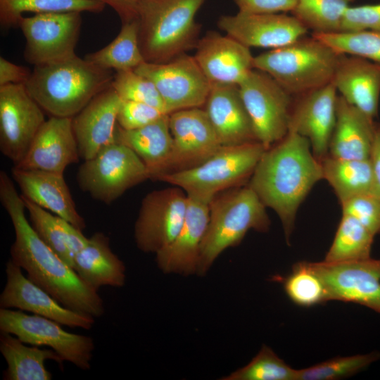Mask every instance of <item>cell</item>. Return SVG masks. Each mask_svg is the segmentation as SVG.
<instances>
[{
	"mask_svg": "<svg viewBox=\"0 0 380 380\" xmlns=\"http://www.w3.org/2000/svg\"><path fill=\"white\" fill-rule=\"evenodd\" d=\"M0 201L15 232L10 250L12 262L63 306L94 318L102 316L105 309L99 291L39 238L26 218L21 195L5 171L0 172Z\"/></svg>",
	"mask_w": 380,
	"mask_h": 380,
	"instance_id": "6da1fadb",
	"label": "cell"
},
{
	"mask_svg": "<svg viewBox=\"0 0 380 380\" xmlns=\"http://www.w3.org/2000/svg\"><path fill=\"white\" fill-rule=\"evenodd\" d=\"M322 179L321 162L313 154L308 139L288 132L265 150L248 185L264 205L277 214L289 243L300 205Z\"/></svg>",
	"mask_w": 380,
	"mask_h": 380,
	"instance_id": "7a4b0ae2",
	"label": "cell"
},
{
	"mask_svg": "<svg viewBox=\"0 0 380 380\" xmlns=\"http://www.w3.org/2000/svg\"><path fill=\"white\" fill-rule=\"evenodd\" d=\"M111 70L96 66L76 54L34 66L25 85L51 116L73 118L94 96L111 86Z\"/></svg>",
	"mask_w": 380,
	"mask_h": 380,
	"instance_id": "3957f363",
	"label": "cell"
},
{
	"mask_svg": "<svg viewBox=\"0 0 380 380\" xmlns=\"http://www.w3.org/2000/svg\"><path fill=\"white\" fill-rule=\"evenodd\" d=\"M205 1H142L137 19L146 62L164 63L195 48L201 28L196 15Z\"/></svg>",
	"mask_w": 380,
	"mask_h": 380,
	"instance_id": "277c9868",
	"label": "cell"
},
{
	"mask_svg": "<svg viewBox=\"0 0 380 380\" xmlns=\"http://www.w3.org/2000/svg\"><path fill=\"white\" fill-rule=\"evenodd\" d=\"M209 207V222L201 246L198 276H204L223 251L239 245L249 230L267 232L270 227L266 206L248 184L217 194Z\"/></svg>",
	"mask_w": 380,
	"mask_h": 380,
	"instance_id": "5b68a950",
	"label": "cell"
},
{
	"mask_svg": "<svg viewBox=\"0 0 380 380\" xmlns=\"http://www.w3.org/2000/svg\"><path fill=\"white\" fill-rule=\"evenodd\" d=\"M341 54L311 35L253 58V69L270 75L296 96L331 82Z\"/></svg>",
	"mask_w": 380,
	"mask_h": 380,
	"instance_id": "8992f818",
	"label": "cell"
},
{
	"mask_svg": "<svg viewBox=\"0 0 380 380\" xmlns=\"http://www.w3.org/2000/svg\"><path fill=\"white\" fill-rule=\"evenodd\" d=\"M265 149L259 141L222 146L201 165L156 179L181 188L189 197L210 203L217 194L250 179Z\"/></svg>",
	"mask_w": 380,
	"mask_h": 380,
	"instance_id": "52a82bcc",
	"label": "cell"
},
{
	"mask_svg": "<svg viewBox=\"0 0 380 380\" xmlns=\"http://www.w3.org/2000/svg\"><path fill=\"white\" fill-rule=\"evenodd\" d=\"M151 179L146 165L128 146L115 142L80 166L77 182L93 198L110 204L131 187Z\"/></svg>",
	"mask_w": 380,
	"mask_h": 380,
	"instance_id": "ba28073f",
	"label": "cell"
},
{
	"mask_svg": "<svg viewBox=\"0 0 380 380\" xmlns=\"http://www.w3.org/2000/svg\"><path fill=\"white\" fill-rule=\"evenodd\" d=\"M258 141L267 149L289 132L293 96L270 75L253 69L239 84Z\"/></svg>",
	"mask_w": 380,
	"mask_h": 380,
	"instance_id": "9c48e42d",
	"label": "cell"
},
{
	"mask_svg": "<svg viewBox=\"0 0 380 380\" xmlns=\"http://www.w3.org/2000/svg\"><path fill=\"white\" fill-rule=\"evenodd\" d=\"M61 324L37 315L9 308L0 309V331L18 337L26 344L48 346L63 360L87 370L94 350L91 337L65 331Z\"/></svg>",
	"mask_w": 380,
	"mask_h": 380,
	"instance_id": "30bf717a",
	"label": "cell"
},
{
	"mask_svg": "<svg viewBox=\"0 0 380 380\" xmlns=\"http://www.w3.org/2000/svg\"><path fill=\"white\" fill-rule=\"evenodd\" d=\"M134 70L154 84L167 114L201 108L205 105L212 86L194 56L186 53L164 63L145 61Z\"/></svg>",
	"mask_w": 380,
	"mask_h": 380,
	"instance_id": "8fae6325",
	"label": "cell"
},
{
	"mask_svg": "<svg viewBox=\"0 0 380 380\" xmlns=\"http://www.w3.org/2000/svg\"><path fill=\"white\" fill-rule=\"evenodd\" d=\"M80 12L46 13L22 16L18 23L25 39L24 58L34 66L75 55Z\"/></svg>",
	"mask_w": 380,
	"mask_h": 380,
	"instance_id": "7c38bea8",
	"label": "cell"
},
{
	"mask_svg": "<svg viewBox=\"0 0 380 380\" xmlns=\"http://www.w3.org/2000/svg\"><path fill=\"white\" fill-rule=\"evenodd\" d=\"M188 196L174 186L148 193L142 200L134 224L137 248L147 253H158L177 235L184 220Z\"/></svg>",
	"mask_w": 380,
	"mask_h": 380,
	"instance_id": "4fadbf2b",
	"label": "cell"
},
{
	"mask_svg": "<svg viewBox=\"0 0 380 380\" xmlns=\"http://www.w3.org/2000/svg\"><path fill=\"white\" fill-rule=\"evenodd\" d=\"M44 112L25 84L0 87V150L14 165L25 156L46 121Z\"/></svg>",
	"mask_w": 380,
	"mask_h": 380,
	"instance_id": "5bb4252c",
	"label": "cell"
},
{
	"mask_svg": "<svg viewBox=\"0 0 380 380\" xmlns=\"http://www.w3.org/2000/svg\"><path fill=\"white\" fill-rule=\"evenodd\" d=\"M169 126L172 148L163 174L196 167L222 147L205 109L191 108L171 113Z\"/></svg>",
	"mask_w": 380,
	"mask_h": 380,
	"instance_id": "9a60e30c",
	"label": "cell"
},
{
	"mask_svg": "<svg viewBox=\"0 0 380 380\" xmlns=\"http://www.w3.org/2000/svg\"><path fill=\"white\" fill-rule=\"evenodd\" d=\"M325 284L329 300L365 306L380 314V259L312 262Z\"/></svg>",
	"mask_w": 380,
	"mask_h": 380,
	"instance_id": "2e32d148",
	"label": "cell"
},
{
	"mask_svg": "<svg viewBox=\"0 0 380 380\" xmlns=\"http://www.w3.org/2000/svg\"><path fill=\"white\" fill-rule=\"evenodd\" d=\"M6 282L0 295V306L16 308L56 321L71 328L90 329L94 317L70 310L23 273L10 259L6 265Z\"/></svg>",
	"mask_w": 380,
	"mask_h": 380,
	"instance_id": "e0dca14e",
	"label": "cell"
},
{
	"mask_svg": "<svg viewBox=\"0 0 380 380\" xmlns=\"http://www.w3.org/2000/svg\"><path fill=\"white\" fill-rule=\"evenodd\" d=\"M337 93L330 82L293 96L289 132L307 138L313 154L319 160L328 154L336 121Z\"/></svg>",
	"mask_w": 380,
	"mask_h": 380,
	"instance_id": "ac0fdd59",
	"label": "cell"
},
{
	"mask_svg": "<svg viewBox=\"0 0 380 380\" xmlns=\"http://www.w3.org/2000/svg\"><path fill=\"white\" fill-rule=\"evenodd\" d=\"M219 28L245 46L277 49L306 35L307 28L294 16L281 13L223 15Z\"/></svg>",
	"mask_w": 380,
	"mask_h": 380,
	"instance_id": "d6986e66",
	"label": "cell"
},
{
	"mask_svg": "<svg viewBox=\"0 0 380 380\" xmlns=\"http://www.w3.org/2000/svg\"><path fill=\"white\" fill-rule=\"evenodd\" d=\"M195 49L194 57L211 83L239 85L253 69L250 48L227 34L209 31Z\"/></svg>",
	"mask_w": 380,
	"mask_h": 380,
	"instance_id": "ffe728a7",
	"label": "cell"
},
{
	"mask_svg": "<svg viewBox=\"0 0 380 380\" xmlns=\"http://www.w3.org/2000/svg\"><path fill=\"white\" fill-rule=\"evenodd\" d=\"M122 101L110 86L72 118L80 158L91 159L103 148L117 142L118 114Z\"/></svg>",
	"mask_w": 380,
	"mask_h": 380,
	"instance_id": "44dd1931",
	"label": "cell"
},
{
	"mask_svg": "<svg viewBox=\"0 0 380 380\" xmlns=\"http://www.w3.org/2000/svg\"><path fill=\"white\" fill-rule=\"evenodd\" d=\"M208 202L188 196L183 224L174 240L156 254L159 270L165 274H197L201 246L209 218Z\"/></svg>",
	"mask_w": 380,
	"mask_h": 380,
	"instance_id": "7402d4cb",
	"label": "cell"
},
{
	"mask_svg": "<svg viewBox=\"0 0 380 380\" xmlns=\"http://www.w3.org/2000/svg\"><path fill=\"white\" fill-rule=\"evenodd\" d=\"M80 158L72 118L51 116L38 131L25 156L14 167L63 174Z\"/></svg>",
	"mask_w": 380,
	"mask_h": 380,
	"instance_id": "603a6c76",
	"label": "cell"
},
{
	"mask_svg": "<svg viewBox=\"0 0 380 380\" xmlns=\"http://www.w3.org/2000/svg\"><path fill=\"white\" fill-rule=\"evenodd\" d=\"M205 106L222 146L258 141L239 85L212 83Z\"/></svg>",
	"mask_w": 380,
	"mask_h": 380,
	"instance_id": "cb8c5ba5",
	"label": "cell"
},
{
	"mask_svg": "<svg viewBox=\"0 0 380 380\" xmlns=\"http://www.w3.org/2000/svg\"><path fill=\"white\" fill-rule=\"evenodd\" d=\"M12 177L20 189L23 197L81 231L86 227L84 218L76 209L63 174L13 167Z\"/></svg>",
	"mask_w": 380,
	"mask_h": 380,
	"instance_id": "d4e9b609",
	"label": "cell"
},
{
	"mask_svg": "<svg viewBox=\"0 0 380 380\" xmlns=\"http://www.w3.org/2000/svg\"><path fill=\"white\" fill-rule=\"evenodd\" d=\"M331 83L349 103L373 120L377 117L379 63L356 56L341 54Z\"/></svg>",
	"mask_w": 380,
	"mask_h": 380,
	"instance_id": "484cf974",
	"label": "cell"
},
{
	"mask_svg": "<svg viewBox=\"0 0 380 380\" xmlns=\"http://www.w3.org/2000/svg\"><path fill=\"white\" fill-rule=\"evenodd\" d=\"M374 128L373 119L338 95L328 155L346 160L369 158Z\"/></svg>",
	"mask_w": 380,
	"mask_h": 380,
	"instance_id": "4316f807",
	"label": "cell"
},
{
	"mask_svg": "<svg viewBox=\"0 0 380 380\" xmlns=\"http://www.w3.org/2000/svg\"><path fill=\"white\" fill-rule=\"evenodd\" d=\"M73 269L97 291L104 286L120 288L125 284V265L112 251L108 236L102 232L88 238L86 246L75 256Z\"/></svg>",
	"mask_w": 380,
	"mask_h": 380,
	"instance_id": "83f0119b",
	"label": "cell"
},
{
	"mask_svg": "<svg viewBox=\"0 0 380 380\" xmlns=\"http://www.w3.org/2000/svg\"><path fill=\"white\" fill-rule=\"evenodd\" d=\"M116 140L130 148L146 165L151 179H156L164 173L172 153L169 114L136 129L126 130L118 125Z\"/></svg>",
	"mask_w": 380,
	"mask_h": 380,
	"instance_id": "f1b7e54d",
	"label": "cell"
},
{
	"mask_svg": "<svg viewBox=\"0 0 380 380\" xmlns=\"http://www.w3.org/2000/svg\"><path fill=\"white\" fill-rule=\"evenodd\" d=\"M25 344L13 334L1 332L0 351L7 364L4 379H51L52 375L45 367V362L51 360L62 365L63 360L51 348L42 349Z\"/></svg>",
	"mask_w": 380,
	"mask_h": 380,
	"instance_id": "f546056e",
	"label": "cell"
},
{
	"mask_svg": "<svg viewBox=\"0 0 380 380\" xmlns=\"http://www.w3.org/2000/svg\"><path fill=\"white\" fill-rule=\"evenodd\" d=\"M323 179L332 187L340 203L356 196L372 194L369 159L346 160L327 155L320 160Z\"/></svg>",
	"mask_w": 380,
	"mask_h": 380,
	"instance_id": "4dcf8cb0",
	"label": "cell"
},
{
	"mask_svg": "<svg viewBox=\"0 0 380 380\" xmlns=\"http://www.w3.org/2000/svg\"><path fill=\"white\" fill-rule=\"evenodd\" d=\"M84 58L103 69L115 71L134 70L145 62L139 44L137 19L122 23L116 37L100 50L87 54Z\"/></svg>",
	"mask_w": 380,
	"mask_h": 380,
	"instance_id": "1f68e13d",
	"label": "cell"
},
{
	"mask_svg": "<svg viewBox=\"0 0 380 380\" xmlns=\"http://www.w3.org/2000/svg\"><path fill=\"white\" fill-rule=\"evenodd\" d=\"M374 236L355 218L342 214L333 242L323 261L339 263L368 259L371 258Z\"/></svg>",
	"mask_w": 380,
	"mask_h": 380,
	"instance_id": "d6a6232c",
	"label": "cell"
},
{
	"mask_svg": "<svg viewBox=\"0 0 380 380\" xmlns=\"http://www.w3.org/2000/svg\"><path fill=\"white\" fill-rule=\"evenodd\" d=\"M106 5L99 0H0V23L4 28L18 26L24 13H99Z\"/></svg>",
	"mask_w": 380,
	"mask_h": 380,
	"instance_id": "836d02e7",
	"label": "cell"
},
{
	"mask_svg": "<svg viewBox=\"0 0 380 380\" xmlns=\"http://www.w3.org/2000/svg\"><path fill=\"white\" fill-rule=\"evenodd\" d=\"M276 277L281 282L288 298L298 306L309 308L329 301L324 281L312 262H298L286 277Z\"/></svg>",
	"mask_w": 380,
	"mask_h": 380,
	"instance_id": "e575fe53",
	"label": "cell"
},
{
	"mask_svg": "<svg viewBox=\"0 0 380 380\" xmlns=\"http://www.w3.org/2000/svg\"><path fill=\"white\" fill-rule=\"evenodd\" d=\"M355 0H297L292 15L312 33L341 31L344 14Z\"/></svg>",
	"mask_w": 380,
	"mask_h": 380,
	"instance_id": "d590c367",
	"label": "cell"
},
{
	"mask_svg": "<svg viewBox=\"0 0 380 380\" xmlns=\"http://www.w3.org/2000/svg\"><path fill=\"white\" fill-rule=\"evenodd\" d=\"M30 224L39 238L73 268L69 234L70 223L23 197Z\"/></svg>",
	"mask_w": 380,
	"mask_h": 380,
	"instance_id": "8d00e7d4",
	"label": "cell"
},
{
	"mask_svg": "<svg viewBox=\"0 0 380 380\" xmlns=\"http://www.w3.org/2000/svg\"><path fill=\"white\" fill-rule=\"evenodd\" d=\"M295 369L281 359L269 346L262 345L246 365L221 378L222 380H297Z\"/></svg>",
	"mask_w": 380,
	"mask_h": 380,
	"instance_id": "74e56055",
	"label": "cell"
},
{
	"mask_svg": "<svg viewBox=\"0 0 380 380\" xmlns=\"http://www.w3.org/2000/svg\"><path fill=\"white\" fill-rule=\"evenodd\" d=\"M312 35L339 54L356 56L380 64V32L362 30Z\"/></svg>",
	"mask_w": 380,
	"mask_h": 380,
	"instance_id": "f35d334b",
	"label": "cell"
},
{
	"mask_svg": "<svg viewBox=\"0 0 380 380\" xmlns=\"http://www.w3.org/2000/svg\"><path fill=\"white\" fill-rule=\"evenodd\" d=\"M380 358V353L336 357L298 369L297 380H337L352 376Z\"/></svg>",
	"mask_w": 380,
	"mask_h": 380,
	"instance_id": "ab89813d",
	"label": "cell"
},
{
	"mask_svg": "<svg viewBox=\"0 0 380 380\" xmlns=\"http://www.w3.org/2000/svg\"><path fill=\"white\" fill-rule=\"evenodd\" d=\"M111 87L122 101L144 103L167 114L163 99L154 84L134 70L115 71Z\"/></svg>",
	"mask_w": 380,
	"mask_h": 380,
	"instance_id": "60d3db41",
	"label": "cell"
},
{
	"mask_svg": "<svg viewBox=\"0 0 380 380\" xmlns=\"http://www.w3.org/2000/svg\"><path fill=\"white\" fill-rule=\"evenodd\" d=\"M342 214L358 220L372 234L380 233V199L373 194H365L340 203Z\"/></svg>",
	"mask_w": 380,
	"mask_h": 380,
	"instance_id": "b9f144b4",
	"label": "cell"
},
{
	"mask_svg": "<svg viewBox=\"0 0 380 380\" xmlns=\"http://www.w3.org/2000/svg\"><path fill=\"white\" fill-rule=\"evenodd\" d=\"M165 114L144 103L122 101L118 114V124L123 129H136L156 121Z\"/></svg>",
	"mask_w": 380,
	"mask_h": 380,
	"instance_id": "7bdbcfd3",
	"label": "cell"
},
{
	"mask_svg": "<svg viewBox=\"0 0 380 380\" xmlns=\"http://www.w3.org/2000/svg\"><path fill=\"white\" fill-rule=\"evenodd\" d=\"M372 30L380 32V4L349 6L340 32Z\"/></svg>",
	"mask_w": 380,
	"mask_h": 380,
	"instance_id": "ee69618b",
	"label": "cell"
},
{
	"mask_svg": "<svg viewBox=\"0 0 380 380\" xmlns=\"http://www.w3.org/2000/svg\"><path fill=\"white\" fill-rule=\"evenodd\" d=\"M239 11L246 13H285L294 8L297 0H234Z\"/></svg>",
	"mask_w": 380,
	"mask_h": 380,
	"instance_id": "f6af8a7d",
	"label": "cell"
},
{
	"mask_svg": "<svg viewBox=\"0 0 380 380\" xmlns=\"http://www.w3.org/2000/svg\"><path fill=\"white\" fill-rule=\"evenodd\" d=\"M30 75L31 71L28 68L0 57V87L9 84H25Z\"/></svg>",
	"mask_w": 380,
	"mask_h": 380,
	"instance_id": "bcb514c9",
	"label": "cell"
},
{
	"mask_svg": "<svg viewBox=\"0 0 380 380\" xmlns=\"http://www.w3.org/2000/svg\"><path fill=\"white\" fill-rule=\"evenodd\" d=\"M369 159L373 175L372 194L380 199V123L375 122L374 138Z\"/></svg>",
	"mask_w": 380,
	"mask_h": 380,
	"instance_id": "7dc6e473",
	"label": "cell"
},
{
	"mask_svg": "<svg viewBox=\"0 0 380 380\" xmlns=\"http://www.w3.org/2000/svg\"><path fill=\"white\" fill-rule=\"evenodd\" d=\"M110 6L119 15L122 23L137 18L138 9L144 0H99Z\"/></svg>",
	"mask_w": 380,
	"mask_h": 380,
	"instance_id": "c3c4849f",
	"label": "cell"
}]
</instances>
